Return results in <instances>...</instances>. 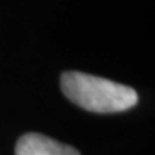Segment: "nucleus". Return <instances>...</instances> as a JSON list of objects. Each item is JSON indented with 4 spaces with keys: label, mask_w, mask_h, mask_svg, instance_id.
Instances as JSON below:
<instances>
[{
    "label": "nucleus",
    "mask_w": 155,
    "mask_h": 155,
    "mask_svg": "<svg viewBox=\"0 0 155 155\" xmlns=\"http://www.w3.org/2000/svg\"><path fill=\"white\" fill-rule=\"evenodd\" d=\"M61 88L71 102L96 114L127 111L138 102L135 89L105 78L76 71L62 73Z\"/></svg>",
    "instance_id": "1"
},
{
    "label": "nucleus",
    "mask_w": 155,
    "mask_h": 155,
    "mask_svg": "<svg viewBox=\"0 0 155 155\" xmlns=\"http://www.w3.org/2000/svg\"><path fill=\"white\" fill-rule=\"evenodd\" d=\"M16 155H81L71 145H65L40 134L22 135L16 144Z\"/></svg>",
    "instance_id": "2"
}]
</instances>
